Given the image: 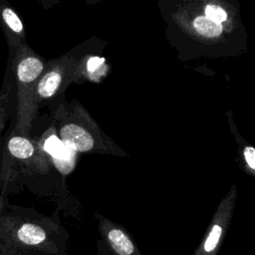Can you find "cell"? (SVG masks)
I'll return each instance as SVG.
<instances>
[{
  "label": "cell",
  "instance_id": "6da1fadb",
  "mask_svg": "<svg viewBox=\"0 0 255 255\" xmlns=\"http://www.w3.org/2000/svg\"><path fill=\"white\" fill-rule=\"evenodd\" d=\"M169 45L182 61L238 56L248 33L237 0H159Z\"/></svg>",
  "mask_w": 255,
  "mask_h": 255
},
{
  "label": "cell",
  "instance_id": "7a4b0ae2",
  "mask_svg": "<svg viewBox=\"0 0 255 255\" xmlns=\"http://www.w3.org/2000/svg\"><path fill=\"white\" fill-rule=\"evenodd\" d=\"M8 61L13 84L9 128L30 135L38 116L34 104L35 88L48 60L25 44L9 55Z\"/></svg>",
  "mask_w": 255,
  "mask_h": 255
},
{
  "label": "cell",
  "instance_id": "3957f363",
  "mask_svg": "<svg viewBox=\"0 0 255 255\" xmlns=\"http://www.w3.org/2000/svg\"><path fill=\"white\" fill-rule=\"evenodd\" d=\"M52 126L60 140L75 152H88L108 141L106 133L82 106L66 99L50 107Z\"/></svg>",
  "mask_w": 255,
  "mask_h": 255
},
{
  "label": "cell",
  "instance_id": "277c9868",
  "mask_svg": "<svg viewBox=\"0 0 255 255\" xmlns=\"http://www.w3.org/2000/svg\"><path fill=\"white\" fill-rule=\"evenodd\" d=\"M74 84V57L72 51L50 59L41 74L34 94V104L39 111L50 108L65 99L67 88Z\"/></svg>",
  "mask_w": 255,
  "mask_h": 255
},
{
  "label": "cell",
  "instance_id": "5b68a950",
  "mask_svg": "<svg viewBox=\"0 0 255 255\" xmlns=\"http://www.w3.org/2000/svg\"><path fill=\"white\" fill-rule=\"evenodd\" d=\"M0 28L5 37L9 55L20 46L28 44L22 18L8 0H0Z\"/></svg>",
  "mask_w": 255,
  "mask_h": 255
},
{
  "label": "cell",
  "instance_id": "8992f818",
  "mask_svg": "<svg viewBox=\"0 0 255 255\" xmlns=\"http://www.w3.org/2000/svg\"><path fill=\"white\" fill-rule=\"evenodd\" d=\"M12 95H13V84L10 63H7L4 80L0 89V145L2 142V136L8 120L10 119L11 106H12Z\"/></svg>",
  "mask_w": 255,
  "mask_h": 255
},
{
  "label": "cell",
  "instance_id": "52a82bcc",
  "mask_svg": "<svg viewBox=\"0 0 255 255\" xmlns=\"http://www.w3.org/2000/svg\"><path fill=\"white\" fill-rule=\"evenodd\" d=\"M109 241L119 255H130L134 248L128 237L120 229H112L108 235Z\"/></svg>",
  "mask_w": 255,
  "mask_h": 255
},
{
  "label": "cell",
  "instance_id": "ba28073f",
  "mask_svg": "<svg viewBox=\"0 0 255 255\" xmlns=\"http://www.w3.org/2000/svg\"><path fill=\"white\" fill-rule=\"evenodd\" d=\"M18 238L25 244L36 245L45 240L46 233L40 226L27 223L22 225V227L19 229Z\"/></svg>",
  "mask_w": 255,
  "mask_h": 255
},
{
  "label": "cell",
  "instance_id": "9c48e42d",
  "mask_svg": "<svg viewBox=\"0 0 255 255\" xmlns=\"http://www.w3.org/2000/svg\"><path fill=\"white\" fill-rule=\"evenodd\" d=\"M221 232H222L221 226L215 224L212 227V229H211V231H210V233H209V235H208V237H207V239L205 240V243H204V250L206 252H211L215 249V247H216V245L219 241Z\"/></svg>",
  "mask_w": 255,
  "mask_h": 255
},
{
  "label": "cell",
  "instance_id": "30bf717a",
  "mask_svg": "<svg viewBox=\"0 0 255 255\" xmlns=\"http://www.w3.org/2000/svg\"><path fill=\"white\" fill-rule=\"evenodd\" d=\"M243 157L246 164L253 170L255 169V149L252 145L247 146L243 150Z\"/></svg>",
  "mask_w": 255,
  "mask_h": 255
},
{
  "label": "cell",
  "instance_id": "8fae6325",
  "mask_svg": "<svg viewBox=\"0 0 255 255\" xmlns=\"http://www.w3.org/2000/svg\"><path fill=\"white\" fill-rule=\"evenodd\" d=\"M38 1L40 2V4H41L44 8L48 9V8H51V7H53L54 5L58 4V2H59L60 0H38Z\"/></svg>",
  "mask_w": 255,
  "mask_h": 255
},
{
  "label": "cell",
  "instance_id": "7c38bea8",
  "mask_svg": "<svg viewBox=\"0 0 255 255\" xmlns=\"http://www.w3.org/2000/svg\"><path fill=\"white\" fill-rule=\"evenodd\" d=\"M88 4H94V3H97L98 1H100V0H85Z\"/></svg>",
  "mask_w": 255,
  "mask_h": 255
}]
</instances>
